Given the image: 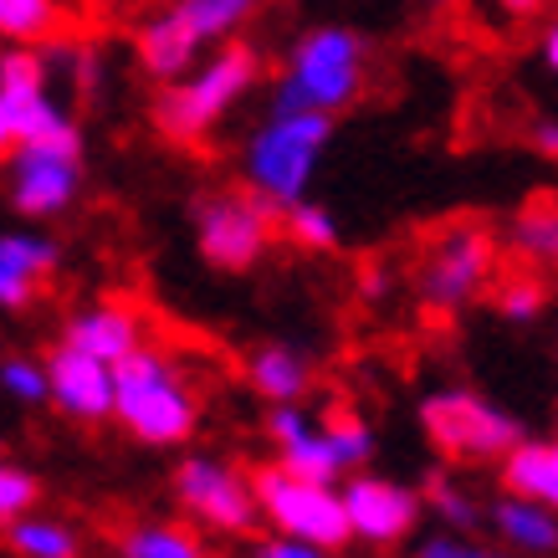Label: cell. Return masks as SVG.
<instances>
[{"mask_svg": "<svg viewBox=\"0 0 558 558\" xmlns=\"http://www.w3.org/2000/svg\"><path fill=\"white\" fill-rule=\"evenodd\" d=\"M72 32L68 0H0V41L5 47H51Z\"/></svg>", "mask_w": 558, "mask_h": 558, "instance_id": "obj_19", "label": "cell"}, {"mask_svg": "<svg viewBox=\"0 0 558 558\" xmlns=\"http://www.w3.org/2000/svg\"><path fill=\"white\" fill-rule=\"evenodd\" d=\"M339 502H343L349 538L374 543V548H395L421 523V492H410L395 476H374L364 466L339 487Z\"/></svg>", "mask_w": 558, "mask_h": 558, "instance_id": "obj_11", "label": "cell"}, {"mask_svg": "<svg viewBox=\"0 0 558 558\" xmlns=\"http://www.w3.org/2000/svg\"><path fill=\"white\" fill-rule=\"evenodd\" d=\"M5 185L21 216L47 220L72 210L83 190V138H47V144H11Z\"/></svg>", "mask_w": 558, "mask_h": 558, "instance_id": "obj_8", "label": "cell"}, {"mask_svg": "<svg viewBox=\"0 0 558 558\" xmlns=\"http://www.w3.org/2000/svg\"><path fill=\"white\" fill-rule=\"evenodd\" d=\"M369 77V51L364 36L349 26H313L292 47L288 72L271 93V113H328L339 119L349 102H359Z\"/></svg>", "mask_w": 558, "mask_h": 558, "instance_id": "obj_2", "label": "cell"}, {"mask_svg": "<svg viewBox=\"0 0 558 558\" xmlns=\"http://www.w3.org/2000/svg\"><path fill=\"white\" fill-rule=\"evenodd\" d=\"M267 436H271V446H277V466H282V472L339 487L343 466H339V457H333V446H328V430H323V421H313L303 405H271Z\"/></svg>", "mask_w": 558, "mask_h": 558, "instance_id": "obj_13", "label": "cell"}, {"mask_svg": "<svg viewBox=\"0 0 558 558\" xmlns=\"http://www.w3.org/2000/svg\"><path fill=\"white\" fill-rule=\"evenodd\" d=\"M436 5H457V0H436Z\"/></svg>", "mask_w": 558, "mask_h": 558, "instance_id": "obj_39", "label": "cell"}, {"mask_svg": "<svg viewBox=\"0 0 558 558\" xmlns=\"http://www.w3.org/2000/svg\"><path fill=\"white\" fill-rule=\"evenodd\" d=\"M492 303H497V313L508 323H538L543 307H548V282H543L538 271H512V277L497 282Z\"/></svg>", "mask_w": 558, "mask_h": 558, "instance_id": "obj_26", "label": "cell"}, {"mask_svg": "<svg viewBox=\"0 0 558 558\" xmlns=\"http://www.w3.org/2000/svg\"><path fill=\"white\" fill-rule=\"evenodd\" d=\"M538 57H543V68H548V72L558 68V26H554V21L538 32Z\"/></svg>", "mask_w": 558, "mask_h": 558, "instance_id": "obj_34", "label": "cell"}, {"mask_svg": "<svg viewBox=\"0 0 558 558\" xmlns=\"http://www.w3.org/2000/svg\"><path fill=\"white\" fill-rule=\"evenodd\" d=\"M323 430H328V446H333V457H339L343 472L369 466V457H374L369 421H359L354 410H328V415H323Z\"/></svg>", "mask_w": 558, "mask_h": 558, "instance_id": "obj_25", "label": "cell"}, {"mask_svg": "<svg viewBox=\"0 0 558 558\" xmlns=\"http://www.w3.org/2000/svg\"><path fill=\"white\" fill-rule=\"evenodd\" d=\"M47 364V400H57V410L77 425L113 421V364L83 354L62 343L57 354L41 359Z\"/></svg>", "mask_w": 558, "mask_h": 558, "instance_id": "obj_12", "label": "cell"}, {"mask_svg": "<svg viewBox=\"0 0 558 558\" xmlns=\"http://www.w3.org/2000/svg\"><path fill=\"white\" fill-rule=\"evenodd\" d=\"M201 36L185 26L180 11H159L138 26V68L149 72L154 83H174V77H185L195 68V57H201Z\"/></svg>", "mask_w": 558, "mask_h": 558, "instance_id": "obj_16", "label": "cell"}, {"mask_svg": "<svg viewBox=\"0 0 558 558\" xmlns=\"http://www.w3.org/2000/svg\"><path fill=\"white\" fill-rule=\"evenodd\" d=\"M246 385L271 405H303V395L313 389V364L288 343H262L246 354Z\"/></svg>", "mask_w": 558, "mask_h": 558, "instance_id": "obj_18", "label": "cell"}, {"mask_svg": "<svg viewBox=\"0 0 558 558\" xmlns=\"http://www.w3.org/2000/svg\"><path fill=\"white\" fill-rule=\"evenodd\" d=\"M385 292H389V277L379 267H369L364 271V298H385Z\"/></svg>", "mask_w": 558, "mask_h": 558, "instance_id": "obj_37", "label": "cell"}, {"mask_svg": "<svg viewBox=\"0 0 558 558\" xmlns=\"http://www.w3.org/2000/svg\"><path fill=\"white\" fill-rule=\"evenodd\" d=\"M174 492L195 523L216 527V533H252L256 527V497L252 476H241L236 466H226L216 457H185L174 472Z\"/></svg>", "mask_w": 558, "mask_h": 558, "instance_id": "obj_10", "label": "cell"}, {"mask_svg": "<svg viewBox=\"0 0 558 558\" xmlns=\"http://www.w3.org/2000/svg\"><path fill=\"white\" fill-rule=\"evenodd\" d=\"M421 425H425V436H430L436 451L461 457V461L502 457L512 440L523 436L508 410L492 405L487 395H476V389H436V395H425Z\"/></svg>", "mask_w": 558, "mask_h": 558, "instance_id": "obj_6", "label": "cell"}, {"mask_svg": "<svg viewBox=\"0 0 558 558\" xmlns=\"http://www.w3.org/2000/svg\"><path fill=\"white\" fill-rule=\"evenodd\" d=\"M333 138L328 113H271L252 138H246V185L277 216L288 205L307 201V185L318 174V159Z\"/></svg>", "mask_w": 558, "mask_h": 558, "instance_id": "obj_4", "label": "cell"}, {"mask_svg": "<svg viewBox=\"0 0 558 558\" xmlns=\"http://www.w3.org/2000/svg\"><path fill=\"white\" fill-rule=\"evenodd\" d=\"M123 558H210L195 533L174 523H138L123 533Z\"/></svg>", "mask_w": 558, "mask_h": 558, "instance_id": "obj_23", "label": "cell"}, {"mask_svg": "<svg viewBox=\"0 0 558 558\" xmlns=\"http://www.w3.org/2000/svg\"><path fill=\"white\" fill-rule=\"evenodd\" d=\"M0 389L11 395V400H21V405H47V364L41 359H5L0 364Z\"/></svg>", "mask_w": 558, "mask_h": 558, "instance_id": "obj_28", "label": "cell"}, {"mask_svg": "<svg viewBox=\"0 0 558 558\" xmlns=\"http://www.w3.org/2000/svg\"><path fill=\"white\" fill-rule=\"evenodd\" d=\"M271 220L277 210L252 190H216L195 201V246L220 271H252L271 252Z\"/></svg>", "mask_w": 558, "mask_h": 558, "instance_id": "obj_7", "label": "cell"}, {"mask_svg": "<svg viewBox=\"0 0 558 558\" xmlns=\"http://www.w3.org/2000/svg\"><path fill=\"white\" fill-rule=\"evenodd\" d=\"M512 256L527 262L533 271L554 267L558 256V210H554V195H538V201H527L518 216H512Z\"/></svg>", "mask_w": 558, "mask_h": 558, "instance_id": "obj_21", "label": "cell"}, {"mask_svg": "<svg viewBox=\"0 0 558 558\" xmlns=\"http://www.w3.org/2000/svg\"><path fill=\"white\" fill-rule=\"evenodd\" d=\"M415 558H508V554H492V548H476V543L461 538H425V548Z\"/></svg>", "mask_w": 558, "mask_h": 558, "instance_id": "obj_32", "label": "cell"}, {"mask_svg": "<svg viewBox=\"0 0 558 558\" xmlns=\"http://www.w3.org/2000/svg\"><path fill=\"white\" fill-rule=\"evenodd\" d=\"M113 421L144 446H185L201 430V395L170 354L138 343L113 364Z\"/></svg>", "mask_w": 558, "mask_h": 558, "instance_id": "obj_1", "label": "cell"}, {"mask_svg": "<svg viewBox=\"0 0 558 558\" xmlns=\"http://www.w3.org/2000/svg\"><path fill=\"white\" fill-rule=\"evenodd\" d=\"M533 144H538V154H548V159H554V149H558V123H554V119L538 123V134H533Z\"/></svg>", "mask_w": 558, "mask_h": 558, "instance_id": "obj_35", "label": "cell"}, {"mask_svg": "<svg viewBox=\"0 0 558 558\" xmlns=\"http://www.w3.org/2000/svg\"><path fill=\"white\" fill-rule=\"evenodd\" d=\"M252 558H328V548H313V543L303 538H267V543H256V554Z\"/></svg>", "mask_w": 558, "mask_h": 558, "instance_id": "obj_33", "label": "cell"}, {"mask_svg": "<svg viewBox=\"0 0 558 558\" xmlns=\"http://www.w3.org/2000/svg\"><path fill=\"white\" fill-rule=\"evenodd\" d=\"M425 497H430V508H436L451 527H466V533H472V527L482 523V508L472 502V492L457 487L451 476H430V487H425Z\"/></svg>", "mask_w": 558, "mask_h": 558, "instance_id": "obj_30", "label": "cell"}, {"mask_svg": "<svg viewBox=\"0 0 558 558\" xmlns=\"http://www.w3.org/2000/svg\"><path fill=\"white\" fill-rule=\"evenodd\" d=\"M62 343L102 359V364H119L123 354H134L138 343H144V318L123 303H93L68 323V339Z\"/></svg>", "mask_w": 558, "mask_h": 558, "instance_id": "obj_15", "label": "cell"}, {"mask_svg": "<svg viewBox=\"0 0 558 558\" xmlns=\"http://www.w3.org/2000/svg\"><path fill=\"white\" fill-rule=\"evenodd\" d=\"M282 231H288V241L303 246V252H333V246H339V220L318 201L288 205V210H282Z\"/></svg>", "mask_w": 558, "mask_h": 558, "instance_id": "obj_24", "label": "cell"}, {"mask_svg": "<svg viewBox=\"0 0 558 558\" xmlns=\"http://www.w3.org/2000/svg\"><path fill=\"white\" fill-rule=\"evenodd\" d=\"M492 271H497V241L487 226H476V220L446 226L430 241V256L421 267V303L436 313H457L487 288Z\"/></svg>", "mask_w": 558, "mask_h": 558, "instance_id": "obj_9", "label": "cell"}, {"mask_svg": "<svg viewBox=\"0 0 558 558\" xmlns=\"http://www.w3.org/2000/svg\"><path fill=\"white\" fill-rule=\"evenodd\" d=\"M36 497H41V482L16 461H0V527L16 523L21 512H32Z\"/></svg>", "mask_w": 558, "mask_h": 558, "instance_id": "obj_29", "label": "cell"}, {"mask_svg": "<svg viewBox=\"0 0 558 558\" xmlns=\"http://www.w3.org/2000/svg\"><path fill=\"white\" fill-rule=\"evenodd\" d=\"M497 5H502L508 16H538V11L548 5V0H497Z\"/></svg>", "mask_w": 558, "mask_h": 558, "instance_id": "obj_36", "label": "cell"}, {"mask_svg": "<svg viewBox=\"0 0 558 558\" xmlns=\"http://www.w3.org/2000/svg\"><path fill=\"white\" fill-rule=\"evenodd\" d=\"M32 93H47V57L36 47H5L0 51V98L16 102Z\"/></svg>", "mask_w": 558, "mask_h": 558, "instance_id": "obj_27", "label": "cell"}, {"mask_svg": "<svg viewBox=\"0 0 558 558\" xmlns=\"http://www.w3.org/2000/svg\"><path fill=\"white\" fill-rule=\"evenodd\" d=\"M62 262V246L57 236H41V231H5L0 236V307L16 313V307H32L41 282Z\"/></svg>", "mask_w": 558, "mask_h": 558, "instance_id": "obj_14", "label": "cell"}, {"mask_svg": "<svg viewBox=\"0 0 558 558\" xmlns=\"http://www.w3.org/2000/svg\"><path fill=\"white\" fill-rule=\"evenodd\" d=\"M492 527H497V538L518 548V554H554L558 548V518L554 508H543V502H527V497H497V508H492Z\"/></svg>", "mask_w": 558, "mask_h": 558, "instance_id": "obj_20", "label": "cell"}, {"mask_svg": "<svg viewBox=\"0 0 558 558\" xmlns=\"http://www.w3.org/2000/svg\"><path fill=\"white\" fill-rule=\"evenodd\" d=\"M252 497H256V512H262L282 538H303V543H313V548H328V554L349 543L339 487H328V482L292 476L271 461V466H262V472L252 476Z\"/></svg>", "mask_w": 558, "mask_h": 558, "instance_id": "obj_5", "label": "cell"}, {"mask_svg": "<svg viewBox=\"0 0 558 558\" xmlns=\"http://www.w3.org/2000/svg\"><path fill=\"white\" fill-rule=\"evenodd\" d=\"M5 538L21 558H83V538L68 523L36 518V512H21L16 523H5Z\"/></svg>", "mask_w": 558, "mask_h": 558, "instance_id": "obj_22", "label": "cell"}, {"mask_svg": "<svg viewBox=\"0 0 558 558\" xmlns=\"http://www.w3.org/2000/svg\"><path fill=\"white\" fill-rule=\"evenodd\" d=\"M174 11L185 16V26L201 36V41H226V36L241 26V21L231 16L220 0H174Z\"/></svg>", "mask_w": 558, "mask_h": 558, "instance_id": "obj_31", "label": "cell"}, {"mask_svg": "<svg viewBox=\"0 0 558 558\" xmlns=\"http://www.w3.org/2000/svg\"><path fill=\"white\" fill-rule=\"evenodd\" d=\"M256 87H262V57H256V47H246V41H231V47H220L210 62H201V68H190L185 77H174V83L159 87L154 123H159V134L174 138V144H195V138L210 134L241 98H252Z\"/></svg>", "mask_w": 558, "mask_h": 558, "instance_id": "obj_3", "label": "cell"}, {"mask_svg": "<svg viewBox=\"0 0 558 558\" xmlns=\"http://www.w3.org/2000/svg\"><path fill=\"white\" fill-rule=\"evenodd\" d=\"M11 144H16V134H11V113H5V98H0V159L11 154Z\"/></svg>", "mask_w": 558, "mask_h": 558, "instance_id": "obj_38", "label": "cell"}, {"mask_svg": "<svg viewBox=\"0 0 558 558\" xmlns=\"http://www.w3.org/2000/svg\"><path fill=\"white\" fill-rule=\"evenodd\" d=\"M502 492L508 497H527L543 508H558V446L554 440L518 436L502 451Z\"/></svg>", "mask_w": 558, "mask_h": 558, "instance_id": "obj_17", "label": "cell"}]
</instances>
